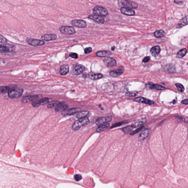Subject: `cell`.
<instances>
[{"label": "cell", "mask_w": 188, "mask_h": 188, "mask_svg": "<svg viewBox=\"0 0 188 188\" xmlns=\"http://www.w3.org/2000/svg\"><path fill=\"white\" fill-rule=\"evenodd\" d=\"M118 5L120 8L125 7L132 9H136L138 7L136 3L129 1V0H118Z\"/></svg>", "instance_id": "obj_1"}, {"label": "cell", "mask_w": 188, "mask_h": 188, "mask_svg": "<svg viewBox=\"0 0 188 188\" xmlns=\"http://www.w3.org/2000/svg\"><path fill=\"white\" fill-rule=\"evenodd\" d=\"M89 123V119L87 116L81 118L74 122L72 126V129L74 130H78L81 127L88 125Z\"/></svg>", "instance_id": "obj_2"}, {"label": "cell", "mask_w": 188, "mask_h": 188, "mask_svg": "<svg viewBox=\"0 0 188 188\" xmlns=\"http://www.w3.org/2000/svg\"><path fill=\"white\" fill-rule=\"evenodd\" d=\"M24 90L21 88H13L8 93L9 97L11 99H15L20 98L23 95Z\"/></svg>", "instance_id": "obj_3"}, {"label": "cell", "mask_w": 188, "mask_h": 188, "mask_svg": "<svg viewBox=\"0 0 188 188\" xmlns=\"http://www.w3.org/2000/svg\"><path fill=\"white\" fill-rule=\"evenodd\" d=\"M85 67L82 65L76 64L73 66L71 70V73L73 76H78L85 71Z\"/></svg>", "instance_id": "obj_4"}, {"label": "cell", "mask_w": 188, "mask_h": 188, "mask_svg": "<svg viewBox=\"0 0 188 188\" xmlns=\"http://www.w3.org/2000/svg\"><path fill=\"white\" fill-rule=\"evenodd\" d=\"M60 31L63 34L72 35L76 33V29L73 27L63 26L59 28Z\"/></svg>", "instance_id": "obj_5"}, {"label": "cell", "mask_w": 188, "mask_h": 188, "mask_svg": "<svg viewBox=\"0 0 188 188\" xmlns=\"http://www.w3.org/2000/svg\"><path fill=\"white\" fill-rule=\"evenodd\" d=\"M93 12L94 15L101 16H106L108 14V11L106 8L100 6H96L93 9Z\"/></svg>", "instance_id": "obj_6"}, {"label": "cell", "mask_w": 188, "mask_h": 188, "mask_svg": "<svg viewBox=\"0 0 188 188\" xmlns=\"http://www.w3.org/2000/svg\"><path fill=\"white\" fill-rule=\"evenodd\" d=\"M71 24L73 26L79 28H85L87 27V24L85 20L78 19L71 21Z\"/></svg>", "instance_id": "obj_7"}, {"label": "cell", "mask_w": 188, "mask_h": 188, "mask_svg": "<svg viewBox=\"0 0 188 188\" xmlns=\"http://www.w3.org/2000/svg\"><path fill=\"white\" fill-rule=\"evenodd\" d=\"M80 109L78 108H73L70 109H66L62 111V114L64 116H70L73 115L80 112Z\"/></svg>", "instance_id": "obj_8"}, {"label": "cell", "mask_w": 188, "mask_h": 188, "mask_svg": "<svg viewBox=\"0 0 188 188\" xmlns=\"http://www.w3.org/2000/svg\"><path fill=\"white\" fill-rule=\"evenodd\" d=\"M104 63L108 68H111L116 65V62L113 58L107 57L103 60Z\"/></svg>", "instance_id": "obj_9"}, {"label": "cell", "mask_w": 188, "mask_h": 188, "mask_svg": "<svg viewBox=\"0 0 188 188\" xmlns=\"http://www.w3.org/2000/svg\"><path fill=\"white\" fill-rule=\"evenodd\" d=\"M27 42L29 45L33 46H42L45 43L43 40L32 38L29 39L27 40Z\"/></svg>", "instance_id": "obj_10"}, {"label": "cell", "mask_w": 188, "mask_h": 188, "mask_svg": "<svg viewBox=\"0 0 188 188\" xmlns=\"http://www.w3.org/2000/svg\"><path fill=\"white\" fill-rule=\"evenodd\" d=\"M49 102V98H44L39 100L34 101L32 102V105L33 107H37L40 105H44L47 104Z\"/></svg>", "instance_id": "obj_11"}, {"label": "cell", "mask_w": 188, "mask_h": 188, "mask_svg": "<svg viewBox=\"0 0 188 188\" xmlns=\"http://www.w3.org/2000/svg\"><path fill=\"white\" fill-rule=\"evenodd\" d=\"M146 87L149 89H154L157 90H163L166 89V88L162 86L154 84L152 82H149L146 84Z\"/></svg>", "instance_id": "obj_12"}, {"label": "cell", "mask_w": 188, "mask_h": 188, "mask_svg": "<svg viewBox=\"0 0 188 188\" xmlns=\"http://www.w3.org/2000/svg\"><path fill=\"white\" fill-rule=\"evenodd\" d=\"M88 19L99 24H103L105 23L104 18L103 17L97 15H90L88 16Z\"/></svg>", "instance_id": "obj_13"}, {"label": "cell", "mask_w": 188, "mask_h": 188, "mask_svg": "<svg viewBox=\"0 0 188 188\" xmlns=\"http://www.w3.org/2000/svg\"><path fill=\"white\" fill-rule=\"evenodd\" d=\"M133 100L134 102H138L141 103L146 104H147L153 105L155 104L154 101L150 100L147 98H143V97H139L134 98Z\"/></svg>", "instance_id": "obj_14"}, {"label": "cell", "mask_w": 188, "mask_h": 188, "mask_svg": "<svg viewBox=\"0 0 188 188\" xmlns=\"http://www.w3.org/2000/svg\"><path fill=\"white\" fill-rule=\"evenodd\" d=\"M112 120V117L111 116H105L98 118L96 121V124L97 125H99L110 122Z\"/></svg>", "instance_id": "obj_15"}, {"label": "cell", "mask_w": 188, "mask_h": 188, "mask_svg": "<svg viewBox=\"0 0 188 188\" xmlns=\"http://www.w3.org/2000/svg\"><path fill=\"white\" fill-rule=\"evenodd\" d=\"M120 11L122 13L128 16H133L135 14V12L134 10L128 8H121Z\"/></svg>", "instance_id": "obj_16"}, {"label": "cell", "mask_w": 188, "mask_h": 188, "mask_svg": "<svg viewBox=\"0 0 188 188\" xmlns=\"http://www.w3.org/2000/svg\"><path fill=\"white\" fill-rule=\"evenodd\" d=\"M124 67H120L119 68L116 70H114L110 71V75L112 77H118L122 74L124 73Z\"/></svg>", "instance_id": "obj_17"}, {"label": "cell", "mask_w": 188, "mask_h": 188, "mask_svg": "<svg viewBox=\"0 0 188 188\" xmlns=\"http://www.w3.org/2000/svg\"><path fill=\"white\" fill-rule=\"evenodd\" d=\"M146 122L147 119L146 118H144L136 120L135 121L132 123V124L131 126L133 129L139 128V127L142 126L143 125L145 124Z\"/></svg>", "instance_id": "obj_18"}, {"label": "cell", "mask_w": 188, "mask_h": 188, "mask_svg": "<svg viewBox=\"0 0 188 188\" xmlns=\"http://www.w3.org/2000/svg\"><path fill=\"white\" fill-rule=\"evenodd\" d=\"M58 37L57 35L55 34H46L41 37V39L43 41H50L56 40Z\"/></svg>", "instance_id": "obj_19"}, {"label": "cell", "mask_w": 188, "mask_h": 188, "mask_svg": "<svg viewBox=\"0 0 188 188\" xmlns=\"http://www.w3.org/2000/svg\"><path fill=\"white\" fill-rule=\"evenodd\" d=\"M38 98L39 96L37 95L26 96L22 98L21 103L22 104L26 103L31 101L35 100Z\"/></svg>", "instance_id": "obj_20"}, {"label": "cell", "mask_w": 188, "mask_h": 188, "mask_svg": "<svg viewBox=\"0 0 188 188\" xmlns=\"http://www.w3.org/2000/svg\"><path fill=\"white\" fill-rule=\"evenodd\" d=\"M150 132H151V129H149V128H148V129H146L144 130L138 136V140L140 141V142L144 140L146 137L148 136Z\"/></svg>", "instance_id": "obj_21"}, {"label": "cell", "mask_w": 188, "mask_h": 188, "mask_svg": "<svg viewBox=\"0 0 188 188\" xmlns=\"http://www.w3.org/2000/svg\"><path fill=\"white\" fill-rule=\"evenodd\" d=\"M69 71V67L68 65H63L61 66L59 73L62 76H65L67 74Z\"/></svg>", "instance_id": "obj_22"}, {"label": "cell", "mask_w": 188, "mask_h": 188, "mask_svg": "<svg viewBox=\"0 0 188 188\" xmlns=\"http://www.w3.org/2000/svg\"><path fill=\"white\" fill-rule=\"evenodd\" d=\"M161 49L160 46H155L153 47L150 49V52L153 56L157 57L160 54Z\"/></svg>", "instance_id": "obj_23"}, {"label": "cell", "mask_w": 188, "mask_h": 188, "mask_svg": "<svg viewBox=\"0 0 188 188\" xmlns=\"http://www.w3.org/2000/svg\"><path fill=\"white\" fill-rule=\"evenodd\" d=\"M112 54V53L111 52L105 50V51H100L97 52L96 54V55L98 57H107L110 56Z\"/></svg>", "instance_id": "obj_24"}, {"label": "cell", "mask_w": 188, "mask_h": 188, "mask_svg": "<svg viewBox=\"0 0 188 188\" xmlns=\"http://www.w3.org/2000/svg\"><path fill=\"white\" fill-rule=\"evenodd\" d=\"M188 15H186L183 19H181L177 25L176 28H181L187 25L188 24Z\"/></svg>", "instance_id": "obj_25"}, {"label": "cell", "mask_w": 188, "mask_h": 188, "mask_svg": "<svg viewBox=\"0 0 188 188\" xmlns=\"http://www.w3.org/2000/svg\"><path fill=\"white\" fill-rule=\"evenodd\" d=\"M164 70L165 72L169 73H173L176 72L175 66L173 64H167V66H165L164 68Z\"/></svg>", "instance_id": "obj_26"}, {"label": "cell", "mask_w": 188, "mask_h": 188, "mask_svg": "<svg viewBox=\"0 0 188 188\" xmlns=\"http://www.w3.org/2000/svg\"><path fill=\"white\" fill-rule=\"evenodd\" d=\"M15 88V86H0V94H4L7 93H8L11 89Z\"/></svg>", "instance_id": "obj_27"}, {"label": "cell", "mask_w": 188, "mask_h": 188, "mask_svg": "<svg viewBox=\"0 0 188 188\" xmlns=\"http://www.w3.org/2000/svg\"><path fill=\"white\" fill-rule=\"evenodd\" d=\"M110 124L108 123L99 125L97 127L96 129V132H98L103 131L107 129L110 126Z\"/></svg>", "instance_id": "obj_28"}, {"label": "cell", "mask_w": 188, "mask_h": 188, "mask_svg": "<svg viewBox=\"0 0 188 188\" xmlns=\"http://www.w3.org/2000/svg\"><path fill=\"white\" fill-rule=\"evenodd\" d=\"M103 75L100 73L92 74L89 75L88 76L89 79L93 80H99L103 78Z\"/></svg>", "instance_id": "obj_29"}, {"label": "cell", "mask_w": 188, "mask_h": 188, "mask_svg": "<svg viewBox=\"0 0 188 188\" xmlns=\"http://www.w3.org/2000/svg\"><path fill=\"white\" fill-rule=\"evenodd\" d=\"M65 103L61 104L55 107V111L56 112L63 111V110L68 108L69 106L68 105L64 104Z\"/></svg>", "instance_id": "obj_30"}, {"label": "cell", "mask_w": 188, "mask_h": 188, "mask_svg": "<svg viewBox=\"0 0 188 188\" xmlns=\"http://www.w3.org/2000/svg\"><path fill=\"white\" fill-rule=\"evenodd\" d=\"M187 53V50L186 49L184 48L181 49L177 53V58H178L179 59L182 58L186 55Z\"/></svg>", "instance_id": "obj_31"}, {"label": "cell", "mask_w": 188, "mask_h": 188, "mask_svg": "<svg viewBox=\"0 0 188 188\" xmlns=\"http://www.w3.org/2000/svg\"><path fill=\"white\" fill-rule=\"evenodd\" d=\"M165 33V32L163 30L160 29L154 32V36L157 38H160L164 37Z\"/></svg>", "instance_id": "obj_32"}, {"label": "cell", "mask_w": 188, "mask_h": 188, "mask_svg": "<svg viewBox=\"0 0 188 188\" xmlns=\"http://www.w3.org/2000/svg\"><path fill=\"white\" fill-rule=\"evenodd\" d=\"M64 103H65L63 102H57V101H54V102H51V103H49V104H48L47 107L49 108H53L54 107H56L57 106H58L59 104Z\"/></svg>", "instance_id": "obj_33"}, {"label": "cell", "mask_w": 188, "mask_h": 188, "mask_svg": "<svg viewBox=\"0 0 188 188\" xmlns=\"http://www.w3.org/2000/svg\"><path fill=\"white\" fill-rule=\"evenodd\" d=\"M89 111H82L78 114L76 117L79 119L86 117L89 115Z\"/></svg>", "instance_id": "obj_34"}, {"label": "cell", "mask_w": 188, "mask_h": 188, "mask_svg": "<svg viewBox=\"0 0 188 188\" xmlns=\"http://www.w3.org/2000/svg\"><path fill=\"white\" fill-rule=\"evenodd\" d=\"M9 52V49L7 48V45H0V53H6Z\"/></svg>", "instance_id": "obj_35"}, {"label": "cell", "mask_w": 188, "mask_h": 188, "mask_svg": "<svg viewBox=\"0 0 188 188\" xmlns=\"http://www.w3.org/2000/svg\"><path fill=\"white\" fill-rule=\"evenodd\" d=\"M133 128L131 126H128L124 128H123L122 129V130L123 132H124L125 133H128L131 132L133 130Z\"/></svg>", "instance_id": "obj_36"}, {"label": "cell", "mask_w": 188, "mask_h": 188, "mask_svg": "<svg viewBox=\"0 0 188 188\" xmlns=\"http://www.w3.org/2000/svg\"><path fill=\"white\" fill-rule=\"evenodd\" d=\"M138 92L137 91H133L128 92L125 94V95L129 97H135L138 94Z\"/></svg>", "instance_id": "obj_37"}, {"label": "cell", "mask_w": 188, "mask_h": 188, "mask_svg": "<svg viewBox=\"0 0 188 188\" xmlns=\"http://www.w3.org/2000/svg\"><path fill=\"white\" fill-rule=\"evenodd\" d=\"M175 85L179 91L182 92H183L185 90V88H184L183 85H182V84L177 83Z\"/></svg>", "instance_id": "obj_38"}, {"label": "cell", "mask_w": 188, "mask_h": 188, "mask_svg": "<svg viewBox=\"0 0 188 188\" xmlns=\"http://www.w3.org/2000/svg\"><path fill=\"white\" fill-rule=\"evenodd\" d=\"M125 122H124L115 123V124H114V125H113L111 127V128H115V127H118L120 126L123 125L124 124H125Z\"/></svg>", "instance_id": "obj_39"}, {"label": "cell", "mask_w": 188, "mask_h": 188, "mask_svg": "<svg viewBox=\"0 0 188 188\" xmlns=\"http://www.w3.org/2000/svg\"><path fill=\"white\" fill-rule=\"evenodd\" d=\"M7 42V39L2 35H0V43H6Z\"/></svg>", "instance_id": "obj_40"}, {"label": "cell", "mask_w": 188, "mask_h": 188, "mask_svg": "<svg viewBox=\"0 0 188 188\" xmlns=\"http://www.w3.org/2000/svg\"><path fill=\"white\" fill-rule=\"evenodd\" d=\"M184 2H185V0H174V1L175 3L178 5H182L183 4Z\"/></svg>", "instance_id": "obj_41"}, {"label": "cell", "mask_w": 188, "mask_h": 188, "mask_svg": "<svg viewBox=\"0 0 188 188\" xmlns=\"http://www.w3.org/2000/svg\"><path fill=\"white\" fill-rule=\"evenodd\" d=\"M74 179L76 181H79L82 179V176L81 175L76 174L74 176Z\"/></svg>", "instance_id": "obj_42"}, {"label": "cell", "mask_w": 188, "mask_h": 188, "mask_svg": "<svg viewBox=\"0 0 188 188\" xmlns=\"http://www.w3.org/2000/svg\"><path fill=\"white\" fill-rule=\"evenodd\" d=\"M144 126H141L139 128H138V129L136 130H134V131L132 132L131 133H130L131 135H134L136 134L137 133H138V132H139L142 130Z\"/></svg>", "instance_id": "obj_43"}, {"label": "cell", "mask_w": 188, "mask_h": 188, "mask_svg": "<svg viewBox=\"0 0 188 188\" xmlns=\"http://www.w3.org/2000/svg\"><path fill=\"white\" fill-rule=\"evenodd\" d=\"M84 51H85V54H89V53L92 52V49L91 47L86 48L85 49Z\"/></svg>", "instance_id": "obj_44"}, {"label": "cell", "mask_w": 188, "mask_h": 188, "mask_svg": "<svg viewBox=\"0 0 188 188\" xmlns=\"http://www.w3.org/2000/svg\"><path fill=\"white\" fill-rule=\"evenodd\" d=\"M69 56L73 59H77L78 58V55L76 53H72L70 54Z\"/></svg>", "instance_id": "obj_45"}, {"label": "cell", "mask_w": 188, "mask_h": 188, "mask_svg": "<svg viewBox=\"0 0 188 188\" xmlns=\"http://www.w3.org/2000/svg\"><path fill=\"white\" fill-rule=\"evenodd\" d=\"M150 60V57L149 56L146 57L145 58H144L143 60V62L144 63H147V62L149 61Z\"/></svg>", "instance_id": "obj_46"}, {"label": "cell", "mask_w": 188, "mask_h": 188, "mask_svg": "<svg viewBox=\"0 0 188 188\" xmlns=\"http://www.w3.org/2000/svg\"><path fill=\"white\" fill-rule=\"evenodd\" d=\"M188 103V99H185L184 100L181 101V103L182 104L187 105Z\"/></svg>", "instance_id": "obj_47"}, {"label": "cell", "mask_w": 188, "mask_h": 188, "mask_svg": "<svg viewBox=\"0 0 188 188\" xmlns=\"http://www.w3.org/2000/svg\"><path fill=\"white\" fill-rule=\"evenodd\" d=\"M115 46H114L112 47H111V50H112V51H114V50H115Z\"/></svg>", "instance_id": "obj_48"}]
</instances>
